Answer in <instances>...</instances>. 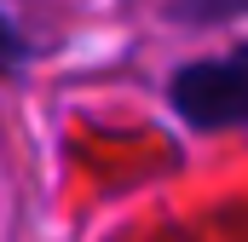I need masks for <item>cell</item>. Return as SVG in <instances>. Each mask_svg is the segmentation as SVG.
Here are the masks:
<instances>
[{"label": "cell", "instance_id": "7a4b0ae2", "mask_svg": "<svg viewBox=\"0 0 248 242\" xmlns=\"http://www.w3.org/2000/svg\"><path fill=\"white\" fill-rule=\"evenodd\" d=\"M173 12L190 23H225V17H243L248 0H173Z\"/></svg>", "mask_w": 248, "mask_h": 242}, {"label": "cell", "instance_id": "6da1fadb", "mask_svg": "<svg viewBox=\"0 0 248 242\" xmlns=\"http://www.w3.org/2000/svg\"><path fill=\"white\" fill-rule=\"evenodd\" d=\"M173 104L196 127H248V46H237L231 58H202L179 69Z\"/></svg>", "mask_w": 248, "mask_h": 242}]
</instances>
